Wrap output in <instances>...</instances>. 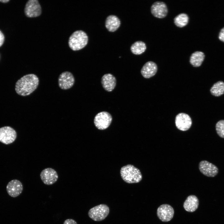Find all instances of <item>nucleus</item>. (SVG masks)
Masks as SVG:
<instances>
[{
    "label": "nucleus",
    "mask_w": 224,
    "mask_h": 224,
    "mask_svg": "<svg viewBox=\"0 0 224 224\" xmlns=\"http://www.w3.org/2000/svg\"><path fill=\"white\" fill-rule=\"evenodd\" d=\"M39 83V78L36 75L34 74H26L16 82L15 90L16 93L20 96H27L37 88Z\"/></svg>",
    "instance_id": "1"
},
{
    "label": "nucleus",
    "mask_w": 224,
    "mask_h": 224,
    "mask_svg": "<svg viewBox=\"0 0 224 224\" xmlns=\"http://www.w3.org/2000/svg\"><path fill=\"white\" fill-rule=\"evenodd\" d=\"M120 173L122 179L128 183H138L142 180V176L140 170L131 165L128 164L122 167L120 169Z\"/></svg>",
    "instance_id": "2"
},
{
    "label": "nucleus",
    "mask_w": 224,
    "mask_h": 224,
    "mask_svg": "<svg viewBox=\"0 0 224 224\" xmlns=\"http://www.w3.org/2000/svg\"><path fill=\"white\" fill-rule=\"evenodd\" d=\"M88 37L86 34L82 30L74 32L70 36L68 45L71 49L73 51L80 50L87 44Z\"/></svg>",
    "instance_id": "3"
},
{
    "label": "nucleus",
    "mask_w": 224,
    "mask_h": 224,
    "mask_svg": "<svg viewBox=\"0 0 224 224\" xmlns=\"http://www.w3.org/2000/svg\"><path fill=\"white\" fill-rule=\"evenodd\" d=\"M110 212L109 207L105 204H100L91 208L88 212L90 218L95 221H100L105 219Z\"/></svg>",
    "instance_id": "4"
},
{
    "label": "nucleus",
    "mask_w": 224,
    "mask_h": 224,
    "mask_svg": "<svg viewBox=\"0 0 224 224\" xmlns=\"http://www.w3.org/2000/svg\"><path fill=\"white\" fill-rule=\"evenodd\" d=\"M112 120L111 115L106 111L101 112L95 117L94 122L95 126L99 129L104 130L110 125Z\"/></svg>",
    "instance_id": "5"
},
{
    "label": "nucleus",
    "mask_w": 224,
    "mask_h": 224,
    "mask_svg": "<svg viewBox=\"0 0 224 224\" xmlns=\"http://www.w3.org/2000/svg\"><path fill=\"white\" fill-rule=\"evenodd\" d=\"M42 12L41 6L37 0H29L26 3L24 9L26 16L35 17L40 16Z\"/></svg>",
    "instance_id": "6"
},
{
    "label": "nucleus",
    "mask_w": 224,
    "mask_h": 224,
    "mask_svg": "<svg viewBox=\"0 0 224 224\" xmlns=\"http://www.w3.org/2000/svg\"><path fill=\"white\" fill-rule=\"evenodd\" d=\"M17 137L16 131L10 126H6L0 128V142L5 144L12 143Z\"/></svg>",
    "instance_id": "7"
},
{
    "label": "nucleus",
    "mask_w": 224,
    "mask_h": 224,
    "mask_svg": "<svg viewBox=\"0 0 224 224\" xmlns=\"http://www.w3.org/2000/svg\"><path fill=\"white\" fill-rule=\"evenodd\" d=\"M75 78L70 72H64L62 73L58 78V84L62 90H68L71 88L75 83Z\"/></svg>",
    "instance_id": "8"
},
{
    "label": "nucleus",
    "mask_w": 224,
    "mask_h": 224,
    "mask_svg": "<svg viewBox=\"0 0 224 224\" xmlns=\"http://www.w3.org/2000/svg\"><path fill=\"white\" fill-rule=\"evenodd\" d=\"M199 169L203 175L208 177H214L218 173V169L215 165L208 161L203 160L199 164Z\"/></svg>",
    "instance_id": "9"
},
{
    "label": "nucleus",
    "mask_w": 224,
    "mask_h": 224,
    "mask_svg": "<svg viewBox=\"0 0 224 224\" xmlns=\"http://www.w3.org/2000/svg\"><path fill=\"white\" fill-rule=\"evenodd\" d=\"M42 181L45 184L50 185L53 184L57 180L58 175L56 171L51 168L44 169L40 174Z\"/></svg>",
    "instance_id": "10"
},
{
    "label": "nucleus",
    "mask_w": 224,
    "mask_h": 224,
    "mask_svg": "<svg viewBox=\"0 0 224 224\" xmlns=\"http://www.w3.org/2000/svg\"><path fill=\"white\" fill-rule=\"evenodd\" d=\"M175 124L178 129L182 131H186L191 127L192 121L189 115L184 113H181L176 116Z\"/></svg>",
    "instance_id": "11"
},
{
    "label": "nucleus",
    "mask_w": 224,
    "mask_h": 224,
    "mask_svg": "<svg viewBox=\"0 0 224 224\" xmlns=\"http://www.w3.org/2000/svg\"><path fill=\"white\" fill-rule=\"evenodd\" d=\"M174 213L173 208L168 204H163L157 208V214L159 218L162 222H167L173 218Z\"/></svg>",
    "instance_id": "12"
},
{
    "label": "nucleus",
    "mask_w": 224,
    "mask_h": 224,
    "mask_svg": "<svg viewBox=\"0 0 224 224\" xmlns=\"http://www.w3.org/2000/svg\"><path fill=\"white\" fill-rule=\"evenodd\" d=\"M151 11L152 14L154 17L163 18L166 16L168 10L165 2L156 1L153 3L151 6Z\"/></svg>",
    "instance_id": "13"
},
{
    "label": "nucleus",
    "mask_w": 224,
    "mask_h": 224,
    "mask_svg": "<svg viewBox=\"0 0 224 224\" xmlns=\"http://www.w3.org/2000/svg\"><path fill=\"white\" fill-rule=\"evenodd\" d=\"M23 189L22 183L17 180H14L10 181L6 187L8 194L13 198L19 196L22 193Z\"/></svg>",
    "instance_id": "14"
},
{
    "label": "nucleus",
    "mask_w": 224,
    "mask_h": 224,
    "mask_svg": "<svg viewBox=\"0 0 224 224\" xmlns=\"http://www.w3.org/2000/svg\"><path fill=\"white\" fill-rule=\"evenodd\" d=\"M101 83L104 89L110 92L115 88L116 84V79L112 74L107 73L104 74L101 79Z\"/></svg>",
    "instance_id": "15"
},
{
    "label": "nucleus",
    "mask_w": 224,
    "mask_h": 224,
    "mask_svg": "<svg viewBox=\"0 0 224 224\" xmlns=\"http://www.w3.org/2000/svg\"><path fill=\"white\" fill-rule=\"evenodd\" d=\"M157 67L156 64L152 61L146 62L142 67L141 72L143 77L150 78L155 75L157 72Z\"/></svg>",
    "instance_id": "16"
},
{
    "label": "nucleus",
    "mask_w": 224,
    "mask_h": 224,
    "mask_svg": "<svg viewBox=\"0 0 224 224\" xmlns=\"http://www.w3.org/2000/svg\"><path fill=\"white\" fill-rule=\"evenodd\" d=\"M121 24L120 20L116 16L110 15L108 16L105 21V26L108 30L111 32L116 30Z\"/></svg>",
    "instance_id": "17"
},
{
    "label": "nucleus",
    "mask_w": 224,
    "mask_h": 224,
    "mask_svg": "<svg viewBox=\"0 0 224 224\" xmlns=\"http://www.w3.org/2000/svg\"><path fill=\"white\" fill-rule=\"evenodd\" d=\"M199 201L197 197L194 195L188 196L184 203L183 207L187 211L193 212L198 208Z\"/></svg>",
    "instance_id": "18"
},
{
    "label": "nucleus",
    "mask_w": 224,
    "mask_h": 224,
    "mask_svg": "<svg viewBox=\"0 0 224 224\" xmlns=\"http://www.w3.org/2000/svg\"><path fill=\"white\" fill-rule=\"evenodd\" d=\"M205 57L204 53L201 51H196L194 52L190 57V63L194 67H199L202 65Z\"/></svg>",
    "instance_id": "19"
},
{
    "label": "nucleus",
    "mask_w": 224,
    "mask_h": 224,
    "mask_svg": "<svg viewBox=\"0 0 224 224\" xmlns=\"http://www.w3.org/2000/svg\"><path fill=\"white\" fill-rule=\"evenodd\" d=\"M146 49L145 43L143 41H138L134 43L131 46V52L136 55H140L144 53Z\"/></svg>",
    "instance_id": "20"
},
{
    "label": "nucleus",
    "mask_w": 224,
    "mask_h": 224,
    "mask_svg": "<svg viewBox=\"0 0 224 224\" xmlns=\"http://www.w3.org/2000/svg\"><path fill=\"white\" fill-rule=\"evenodd\" d=\"M174 23L175 25L180 28L186 26L189 21V17L186 14L181 13L174 18Z\"/></svg>",
    "instance_id": "21"
},
{
    "label": "nucleus",
    "mask_w": 224,
    "mask_h": 224,
    "mask_svg": "<svg viewBox=\"0 0 224 224\" xmlns=\"http://www.w3.org/2000/svg\"><path fill=\"white\" fill-rule=\"evenodd\" d=\"M211 94L215 96H219L224 93V82L219 81L215 83L210 90Z\"/></svg>",
    "instance_id": "22"
},
{
    "label": "nucleus",
    "mask_w": 224,
    "mask_h": 224,
    "mask_svg": "<svg viewBox=\"0 0 224 224\" xmlns=\"http://www.w3.org/2000/svg\"><path fill=\"white\" fill-rule=\"evenodd\" d=\"M215 128L218 135L220 137L224 138V120H221L217 122Z\"/></svg>",
    "instance_id": "23"
},
{
    "label": "nucleus",
    "mask_w": 224,
    "mask_h": 224,
    "mask_svg": "<svg viewBox=\"0 0 224 224\" xmlns=\"http://www.w3.org/2000/svg\"><path fill=\"white\" fill-rule=\"evenodd\" d=\"M218 38L220 40L224 42V27L220 30L218 35Z\"/></svg>",
    "instance_id": "24"
},
{
    "label": "nucleus",
    "mask_w": 224,
    "mask_h": 224,
    "mask_svg": "<svg viewBox=\"0 0 224 224\" xmlns=\"http://www.w3.org/2000/svg\"><path fill=\"white\" fill-rule=\"evenodd\" d=\"M63 224H77L76 222L72 219H68L66 220Z\"/></svg>",
    "instance_id": "25"
},
{
    "label": "nucleus",
    "mask_w": 224,
    "mask_h": 224,
    "mask_svg": "<svg viewBox=\"0 0 224 224\" xmlns=\"http://www.w3.org/2000/svg\"><path fill=\"white\" fill-rule=\"evenodd\" d=\"M5 40V37L2 32L0 30V47L3 44Z\"/></svg>",
    "instance_id": "26"
},
{
    "label": "nucleus",
    "mask_w": 224,
    "mask_h": 224,
    "mask_svg": "<svg viewBox=\"0 0 224 224\" xmlns=\"http://www.w3.org/2000/svg\"><path fill=\"white\" fill-rule=\"evenodd\" d=\"M9 1V0H0V2L3 3H7Z\"/></svg>",
    "instance_id": "27"
}]
</instances>
